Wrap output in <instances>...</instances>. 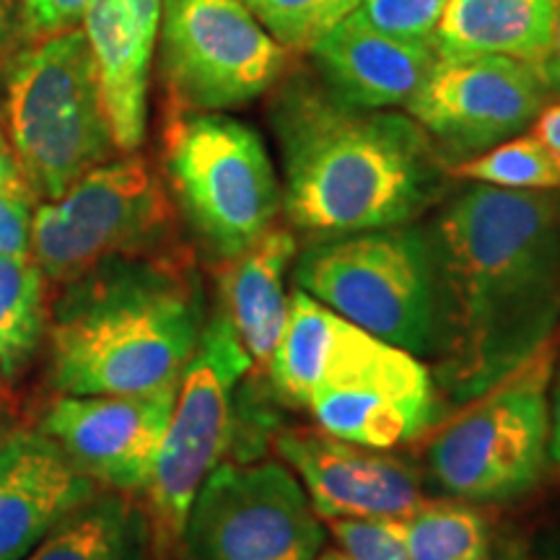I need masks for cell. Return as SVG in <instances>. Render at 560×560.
<instances>
[{
    "instance_id": "6da1fadb",
    "label": "cell",
    "mask_w": 560,
    "mask_h": 560,
    "mask_svg": "<svg viewBox=\"0 0 560 560\" xmlns=\"http://www.w3.org/2000/svg\"><path fill=\"white\" fill-rule=\"evenodd\" d=\"M429 231L436 389L467 405L548 346L560 322V200L465 187Z\"/></svg>"
},
{
    "instance_id": "7a4b0ae2",
    "label": "cell",
    "mask_w": 560,
    "mask_h": 560,
    "mask_svg": "<svg viewBox=\"0 0 560 560\" xmlns=\"http://www.w3.org/2000/svg\"><path fill=\"white\" fill-rule=\"evenodd\" d=\"M283 210L317 240L416 223L450 187V164L410 115L359 109L299 73L272 96Z\"/></svg>"
},
{
    "instance_id": "3957f363",
    "label": "cell",
    "mask_w": 560,
    "mask_h": 560,
    "mask_svg": "<svg viewBox=\"0 0 560 560\" xmlns=\"http://www.w3.org/2000/svg\"><path fill=\"white\" fill-rule=\"evenodd\" d=\"M190 257L170 247L109 257L62 283L47 317L58 395H136L177 384L206 327Z\"/></svg>"
},
{
    "instance_id": "277c9868",
    "label": "cell",
    "mask_w": 560,
    "mask_h": 560,
    "mask_svg": "<svg viewBox=\"0 0 560 560\" xmlns=\"http://www.w3.org/2000/svg\"><path fill=\"white\" fill-rule=\"evenodd\" d=\"M0 89L5 138L39 200H58L120 153L81 26L19 45L0 68Z\"/></svg>"
},
{
    "instance_id": "5b68a950",
    "label": "cell",
    "mask_w": 560,
    "mask_h": 560,
    "mask_svg": "<svg viewBox=\"0 0 560 560\" xmlns=\"http://www.w3.org/2000/svg\"><path fill=\"white\" fill-rule=\"evenodd\" d=\"M161 166L182 219L215 265L247 252L283 208L260 132L223 112H174Z\"/></svg>"
},
{
    "instance_id": "8992f818",
    "label": "cell",
    "mask_w": 560,
    "mask_h": 560,
    "mask_svg": "<svg viewBox=\"0 0 560 560\" xmlns=\"http://www.w3.org/2000/svg\"><path fill=\"white\" fill-rule=\"evenodd\" d=\"M296 289L361 327L429 359L433 348V260L418 223L317 240L299 255Z\"/></svg>"
},
{
    "instance_id": "52a82bcc",
    "label": "cell",
    "mask_w": 560,
    "mask_h": 560,
    "mask_svg": "<svg viewBox=\"0 0 560 560\" xmlns=\"http://www.w3.org/2000/svg\"><path fill=\"white\" fill-rule=\"evenodd\" d=\"M249 371L247 350L219 304L182 371L170 425L143 490L156 560L174 558L195 495L234 444L236 392Z\"/></svg>"
},
{
    "instance_id": "ba28073f",
    "label": "cell",
    "mask_w": 560,
    "mask_h": 560,
    "mask_svg": "<svg viewBox=\"0 0 560 560\" xmlns=\"http://www.w3.org/2000/svg\"><path fill=\"white\" fill-rule=\"evenodd\" d=\"M552 380L550 342L506 380L465 405L431 439L425 462L436 486L462 501L520 499L548 462Z\"/></svg>"
},
{
    "instance_id": "9c48e42d",
    "label": "cell",
    "mask_w": 560,
    "mask_h": 560,
    "mask_svg": "<svg viewBox=\"0 0 560 560\" xmlns=\"http://www.w3.org/2000/svg\"><path fill=\"white\" fill-rule=\"evenodd\" d=\"M172 206L149 161H104L58 200H39L30 255L47 283L62 285L109 257L170 247Z\"/></svg>"
},
{
    "instance_id": "30bf717a",
    "label": "cell",
    "mask_w": 560,
    "mask_h": 560,
    "mask_svg": "<svg viewBox=\"0 0 560 560\" xmlns=\"http://www.w3.org/2000/svg\"><path fill=\"white\" fill-rule=\"evenodd\" d=\"M306 410L332 436L392 450L436 416V382L420 355L338 317Z\"/></svg>"
},
{
    "instance_id": "8fae6325",
    "label": "cell",
    "mask_w": 560,
    "mask_h": 560,
    "mask_svg": "<svg viewBox=\"0 0 560 560\" xmlns=\"http://www.w3.org/2000/svg\"><path fill=\"white\" fill-rule=\"evenodd\" d=\"M325 529L283 462H221L172 560H317Z\"/></svg>"
},
{
    "instance_id": "7c38bea8",
    "label": "cell",
    "mask_w": 560,
    "mask_h": 560,
    "mask_svg": "<svg viewBox=\"0 0 560 560\" xmlns=\"http://www.w3.org/2000/svg\"><path fill=\"white\" fill-rule=\"evenodd\" d=\"M159 45L177 109L244 107L276 89L291 62L240 0H161Z\"/></svg>"
},
{
    "instance_id": "4fadbf2b",
    "label": "cell",
    "mask_w": 560,
    "mask_h": 560,
    "mask_svg": "<svg viewBox=\"0 0 560 560\" xmlns=\"http://www.w3.org/2000/svg\"><path fill=\"white\" fill-rule=\"evenodd\" d=\"M548 91L540 70L509 55L439 58L405 109L452 170L532 128Z\"/></svg>"
},
{
    "instance_id": "5bb4252c",
    "label": "cell",
    "mask_w": 560,
    "mask_h": 560,
    "mask_svg": "<svg viewBox=\"0 0 560 560\" xmlns=\"http://www.w3.org/2000/svg\"><path fill=\"white\" fill-rule=\"evenodd\" d=\"M177 384L136 395H60L39 431L104 490L125 495L143 493L170 425Z\"/></svg>"
},
{
    "instance_id": "9a60e30c",
    "label": "cell",
    "mask_w": 560,
    "mask_h": 560,
    "mask_svg": "<svg viewBox=\"0 0 560 560\" xmlns=\"http://www.w3.org/2000/svg\"><path fill=\"white\" fill-rule=\"evenodd\" d=\"M276 452L322 520H397L418 506L416 467L322 429L278 431Z\"/></svg>"
},
{
    "instance_id": "2e32d148",
    "label": "cell",
    "mask_w": 560,
    "mask_h": 560,
    "mask_svg": "<svg viewBox=\"0 0 560 560\" xmlns=\"http://www.w3.org/2000/svg\"><path fill=\"white\" fill-rule=\"evenodd\" d=\"M100 486L37 431H13L0 441V560H24Z\"/></svg>"
},
{
    "instance_id": "e0dca14e",
    "label": "cell",
    "mask_w": 560,
    "mask_h": 560,
    "mask_svg": "<svg viewBox=\"0 0 560 560\" xmlns=\"http://www.w3.org/2000/svg\"><path fill=\"white\" fill-rule=\"evenodd\" d=\"M319 81L359 109L408 107L439 62L436 42L376 30L355 9L310 50Z\"/></svg>"
},
{
    "instance_id": "ac0fdd59",
    "label": "cell",
    "mask_w": 560,
    "mask_h": 560,
    "mask_svg": "<svg viewBox=\"0 0 560 560\" xmlns=\"http://www.w3.org/2000/svg\"><path fill=\"white\" fill-rule=\"evenodd\" d=\"M161 26V0H91L86 32L102 102L120 153H136L149 125L151 62Z\"/></svg>"
},
{
    "instance_id": "d6986e66",
    "label": "cell",
    "mask_w": 560,
    "mask_h": 560,
    "mask_svg": "<svg viewBox=\"0 0 560 560\" xmlns=\"http://www.w3.org/2000/svg\"><path fill=\"white\" fill-rule=\"evenodd\" d=\"M293 257L296 240L291 231L272 226L236 260L219 265L221 306L257 371L268 369L289 317L291 293L285 291V276Z\"/></svg>"
},
{
    "instance_id": "ffe728a7",
    "label": "cell",
    "mask_w": 560,
    "mask_h": 560,
    "mask_svg": "<svg viewBox=\"0 0 560 560\" xmlns=\"http://www.w3.org/2000/svg\"><path fill=\"white\" fill-rule=\"evenodd\" d=\"M558 0H450L436 30L439 58L509 55L540 70Z\"/></svg>"
},
{
    "instance_id": "44dd1931",
    "label": "cell",
    "mask_w": 560,
    "mask_h": 560,
    "mask_svg": "<svg viewBox=\"0 0 560 560\" xmlns=\"http://www.w3.org/2000/svg\"><path fill=\"white\" fill-rule=\"evenodd\" d=\"M24 560H153L149 516L132 495L100 490Z\"/></svg>"
},
{
    "instance_id": "7402d4cb",
    "label": "cell",
    "mask_w": 560,
    "mask_h": 560,
    "mask_svg": "<svg viewBox=\"0 0 560 560\" xmlns=\"http://www.w3.org/2000/svg\"><path fill=\"white\" fill-rule=\"evenodd\" d=\"M335 319L338 314L312 299L306 291H291L289 317H285L283 332H280L278 346L265 369L278 402L306 410L327 346H330Z\"/></svg>"
},
{
    "instance_id": "603a6c76",
    "label": "cell",
    "mask_w": 560,
    "mask_h": 560,
    "mask_svg": "<svg viewBox=\"0 0 560 560\" xmlns=\"http://www.w3.org/2000/svg\"><path fill=\"white\" fill-rule=\"evenodd\" d=\"M47 278L34 257L0 255V371L13 380L47 335Z\"/></svg>"
},
{
    "instance_id": "cb8c5ba5",
    "label": "cell",
    "mask_w": 560,
    "mask_h": 560,
    "mask_svg": "<svg viewBox=\"0 0 560 560\" xmlns=\"http://www.w3.org/2000/svg\"><path fill=\"white\" fill-rule=\"evenodd\" d=\"M410 560H488L486 516L467 503H423L397 520H384Z\"/></svg>"
},
{
    "instance_id": "d4e9b609",
    "label": "cell",
    "mask_w": 560,
    "mask_h": 560,
    "mask_svg": "<svg viewBox=\"0 0 560 560\" xmlns=\"http://www.w3.org/2000/svg\"><path fill=\"white\" fill-rule=\"evenodd\" d=\"M452 174L506 190H558L560 156L535 132H522L452 166Z\"/></svg>"
},
{
    "instance_id": "484cf974",
    "label": "cell",
    "mask_w": 560,
    "mask_h": 560,
    "mask_svg": "<svg viewBox=\"0 0 560 560\" xmlns=\"http://www.w3.org/2000/svg\"><path fill=\"white\" fill-rule=\"evenodd\" d=\"M289 52H310L361 0H240Z\"/></svg>"
},
{
    "instance_id": "4316f807",
    "label": "cell",
    "mask_w": 560,
    "mask_h": 560,
    "mask_svg": "<svg viewBox=\"0 0 560 560\" xmlns=\"http://www.w3.org/2000/svg\"><path fill=\"white\" fill-rule=\"evenodd\" d=\"M37 192L13 156L9 138L0 132V255H26L32 247V221Z\"/></svg>"
},
{
    "instance_id": "83f0119b",
    "label": "cell",
    "mask_w": 560,
    "mask_h": 560,
    "mask_svg": "<svg viewBox=\"0 0 560 560\" xmlns=\"http://www.w3.org/2000/svg\"><path fill=\"white\" fill-rule=\"evenodd\" d=\"M450 0H361L359 11L376 30L405 39L433 42Z\"/></svg>"
},
{
    "instance_id": "f1b7e54d",
    "label": "cell",
    "mask_w": 560,
    "mask_h": 560,
    "mask_svg": "<svg viewBox=\"0 0 560 560\" xmlns=\"http://www.w3.org/2000/svg\"><path fill=\"white\" fill-rule=\"evenodd\" d=\"M330 532L348 560H410L402 540L384 520H332Z\"/></svg>"
},
{
    "instance_id": "f546056e",
    "label": "cell",
    "mask_w": 560,
    "mask_h": 560,
    "mask_svg": "<svg viewBox=\"0 0 560 560\" xmlns=\"http://www.w3.org/2000/svg\"><path fill=\"white\" fill-rule=\"evenodd\" d=\"M91 0H16L19 45L79 30Z\"/></svg>"
},
{
    "instance_id": "4dcf8cb0",
    "label": "cell",
    "mask_w": 560,
    "mask_h": 560,
    "mask_svg": "<svg viewBox=\"0 0 560 560\" xmlns=\"http://www.w3.org/2000/svg\"><path fill=\"white\" fill-rule=\"evenodd\" d=\"M19 47V21L16 0H0V68L5 66L9 55Z\"/></svg>"
},
{
    "instance_id": "1f68e13d",
    "label": "cell",
    "mask_w": 560,
    "mask_h": 560,
    "mask_svg": "<svg viewBox=\"0 0 560 560\" xmlns=\"http://www.w3.org/2000/svg\"><path fill=\"white\" fill-rule=\"evenodd\" d=\"M540 73L550 91L560 94V0L556 3V16H552V32H550V47L545 52V60L540 66Z\"/></svg>"
},
{
    "instance_id": "d6a6232c",
    "label": "cell",
    "mask_w": 560,
    "mask_h": 560,
    "mask_svg": "<svg viewBox=\"0 0 560 560\" xmlns=\"http://www.w3.org/2000/svg\"><path fill=\"white\" fill-rule=\"evenodd\" d=\"M532 132L560 156V104L545 107L540 112V117L532 122Z\"/></svg>"
},
{
    "instance_id": "836d02e7",
    "label": "cell",
    "mask_w": 560,
    "mask_h": 560,
    "mask_svg": "<svg viewBox=\"0 0 560 560\" xmlns=\"http://www.w3.org/2000/svg\"><path fill=\"white\" fill-rule=\"evenodd\" d=\"M548 457L556 462L560 470V374L552 389V405H550V439H548Z\"/></svg>"
},
{
    "instance_id": "e575fe53",
    "label": "cell",
    "mask_w": 560,
    "mask_h": 560,
    "mask_svg": "<svg viewBox=\"0 0 560 560\" xmlns=\"http://www.w3.org/2000/svg\"><path fill=\"white\" fill-rule=\"evenodd\" d=\"M317 560H348V556L340 548H322Z\"/></svg>"
},
{
    "instance_id": "d590c367",
    "label": "cell",
    "mask_w": 560,
    "mask_h": 560,
    "mask_svg": "<svg viewBox=\"0 0 560 560\" xmlns=\"http://www.w3.org/2000/svg\"><path fill=\"white\" fill-rule=\"evenodd\" d=\"M0 441H3V418H0Z\"/></svg>"
},
{
    "instance_id": "8d00e7d4",
    "label": "cell",
    "mask_w": 560,
    "mask_h": 560,
    "mask_svg": "<svg viewBox=\"0 0 560 560\" xmlns=\"http://www.w3.org/2000/svg\"><path fill=\"white\" fill-rule=\"evenodd\" d=\"M0 380H3V371H0Z\"/></svg>"
}]
</instances>
